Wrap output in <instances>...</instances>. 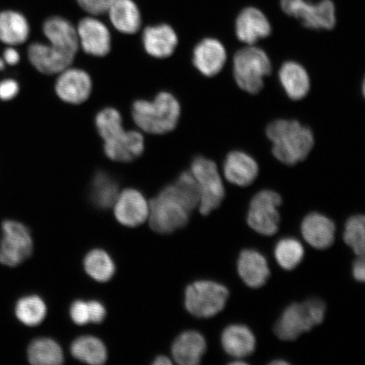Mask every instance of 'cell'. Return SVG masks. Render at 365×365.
Returning a JSON list of instances; mask_svg holds the SVG:
<instances>
[{
  "instance_id": "12",
  "label": "cell",
  "mask_w": 365,
  "mask_h": 365,
  "mask_svg": "<svg viewBox=\"0 0 365 365\" xmlns=\"http://www.w3.org/2000/svg\"><path fill=\"white\" fill-rule=\"evenodd\" d=\"M54 91L62 102L80 105L88 101L93 91V80L82 68L68 67L57 75Z\"/></svg>"
},
{
  "instance_id": "19",
  "label": "cell",
  "mask_w": 365,
  "mask_h": 365,
  "mask_svg": "<svg viewBox=\"0 0 365 365\" xmlns=\"http://www.w3.org/2000/svg\"><path fill=\"white\" fill-rule=\"evenodd\" d=\"M336 225L325 215L312 212L304 218L301 232L305 241L314 249L326 250L334 243Z\"/></svg>"
},
{
  "instance_id": "17",
  "label": "cell",
  "mask_w": 365,
  "mask_h": 365,
  "mask_svg": "<svg viewBox=\"0 0 365 365\" xmlns=\"http://www.w3.org/2000/svg\"><path fill=\"white\" fill-rule=\"evenodd\" d=\"M192 61L200 74L207 77L215 76L227 62L225 46L217 39L205 38L195 46Z\"/></svg>"
},
{
  "instance_id": "9",
  "label": "cell",
  "mask_w": 365,
  "mask_h": 365,
  "mask_svg": "<svg viewBox=\"0 0 365 365\" xmlns=\"http://www.w3.org/2000/svg\"><path fill=\"white\" fill-rule=\"evenodd\" d=\"M34 251L31 232L23 223L7 220L2 225L0 240V263L7 267L19 266Z\"/></svg>"
},
{
  "instance_id": "10",
  "label": "cell",
  "mask_w": 365,
  "mask_h": 365,
  "mask_svg": "<svg viewBox=\"0 0 365 365\" xmlns=\"http://www.w3.org/2000/svg\"><path fill=\"white\" fill-rule=\"evenodd\" d=\"M281 7L287 16L299 20L309 29L331 30L336 25V9L331 0L316 4L307 0H281Z\"/></svg>"
},
{
  "instance_id": "40",
  "label": "cell",
  "mask_w": 365,
  "mask_h": 365,
  "mask_svg": "<svg viewBox=\"0 0 365 365\" xmlns=\"http://www.w3.org/2000/svg\"><path fill=\"white\" fill-rule=\"evenodd\" d=\"M153 365H164V364H172V361L170 359L166 357V356H158L156 359H154L153 363Z\"/></svg>"
},
{
  "instance_id": "43",
  "label": "cell",
  "mask_w": 365,
  "mask_h": 365,
  "mask_svg": "<svg viewBox=\"0 0 365 365\" xmlns=\"http://www.w3.org/2000/svg\"><path fill=\"white\" fill-rule=\"evenodd\" d=\"M230 364H247V363L245 361H237V360H235V362H232Z\"/></svg>"
},
{
  "instance_id": "6",
  "label": "cell",
  "mask_w": 365,
  "mask_h": 365,
  "mask_svg": "<svg viewBox=\"0 0 365 365\" xmlns=\"http://www.w3.org/2000/svg\"><path fill=\"white\" fill-rule=\"evenodd\" d=\"M272 63L266 52L255 45L239 50L234 57V76L242 90L257 94L271 74Z\"/></svg>"
},
{
  "instance_id": "29",
  "label": "cell",
  "mask_w": 365,
  "mask_h": 365,
  "mask_svg": "<svg viewBox=\"0 0 365 365\" xmlns=\"http://www.w3.org/2000/svg\"><path fill=\"white\" fill-rule=\"evenodd\" d=\"M71 353L81 362L100 365L106 362L108 351L103 342L93 336H81L72 342Z\"/></svg>"
},
{
  "instance_id": "35",
  "label": "cell",
  "mask_w": 365,
  "mask_h": 365,
  "mask_svg": "<svg viewBox=\"0 0 365 365\" xmlns=\"http://www.w3.org/2000/svg\"><path fill=\"white\" fill-rule=\"evenodd\" d=\"M365 219L363 215L349 218L345 225L344 240L358 257L364 255Z\"/></svg>"
},
{
  "instance_id": "15",
  "label": "cell",
  "mask_w": 365,
  "mask_h": 365,
  "mask_svg": "<svg viewBox=\"0 0 365 365\" xmlns=\"http://www.w3.org/2000/svg\"><path fill=\"white\" fill-rule=\"evenodd\" d=\"M113 208L117 221L126 227L143 225L149 216V203L143 193L135 189L120 191Z\"/></svg>"
},
{
  "instance_id": "24",
  "label": "cell",
  "mask_w": 365,
  "mask_h": 365,
  "mask_svg": "<svg viewBox=\"0 0 365 365\" xmlns=\"http://www.w3.org/2000/svg\"><path fill=\"white\" fill-rule=\"evenodd\" d=\"M225 352L235 359L249 357L255 352L257 340L252 331L245 325H230L225 328L221 336Z\"/></svg>"
},
{
  "instance_id": "25",
  "label": "cell",
  "mask_w": 365,
  "mask_h": 365,
  "mask_svg": "<svg viewBox=\"0 0 365 365\" xmlns=\"http://www.w3.org/2000/svg\"><path fill=\"white\" fill-rule=\"evenodd\" d=\"M279 81L287 97L292 100L298 101L307 97L309 93V76L307 70L299 63H284L279 71Z\"/></svg>"
},
{
  "instance_id": "32",
  "label": "cell",
  "mask_w": 365,
  "mask_h": 365,
  "mask_svg": "<svg viewBox=\"0 0 365 365\" xmlns=\"http://www.w3.org/2000/svg\"><path fill=\"white\" fill-rule=\"evenodd\" d=\"M18 319L27 327L40 325L47 314V307L42 298L36 295L23 297L15 308Z\"/></svg>"
},
{
  "instance_id": "36",
  "label": "cell",
  "mask_w": 365,
  "mask_h": 365,
  "mask_svg": "<svg viewBox=\"0 0 365 365\" xmlns=\"http://www.w3.org/2000/svg\"><path fill=\"white\" fill-rule=\"evenodd\" d=\"M114 0H77L79 6L91 16H98L107 13Z\"/></svg>"
},
{
  "instance_id": "22",
  "label": "cell",
  "mask_w": 365,
  "mask_h": 365,
  "mask_svg": "<svg viewBox=\"0 0 365 365\" xmlns=\"http://www.w3.org/2000/svg\"><path fill=\"white\" fill-rule=\"evenodd\" d=\"M43 34L48 43L76 56L79 41L76 27L61 16H53L46 20L43 26Z\"/></svg>"
},
{
  "instance_id": "21",
  "label": "cell",
  "mask_w": 365,
  "mask_h": 365,
  "mask_svg": "<svg viewBox=\"0 0 365 365\" xmlns=\"http://www.w3.org/2000/svg\"><path fill=\"white\" fill-rule=\"evenodd\" d=\"M238 272L245 284L252 289L266 284L271 275L266 257L255 250L242 251L238 259Z\"/></svg>"
},
{
  "instance_id": "30",
  "label": "cell",
  "mask_w": 365,
  "mask_h": 365,
  "mask_svg": "<svg viewBox=\"0 0 365 365\" xmlns=\"http://www.w3.org/2000/svg\"><path fill=\"white\" fill-rule=\"evenodd\" d=\"M27 355L30 363L34 365H58L65 359L61 346L56 341L48 337L31 341Z\"/></svg>"
},
{
  "instance_id": "31",
  "label": "cell",
  "mask_w": 365,
  "mask_h": 365,
  "mask_svg": "<svg viewBox=\"0 0 365 365\" xmlns=\"http://www.w3.org/2000/svg\"><path fill=\"white\" fill-rule=\"evenodd\" d=\"M84 268L93 279L99 282H106L111 279L115 273L116 267L113 259L103 250H93L86 255Z\"/></svg>"
},
{
  "instance_id": "38",
  "label": "cell",
  "mask_w": 365,
  "mask_h": 365,
  "mask_svg": "<svg viewBox=\"0 0 365 365\" xmlns=\"http://www.w3.org/2000/svg\"><path fill=\"white\" fill-rule=\"evenodd\" d=\"M353 276L354 279L358 282H364L365 279V267L364 255L358 257L354 263Z\"/></svg>"
},
{
  "instance_id": "7",
  "label": "cell",
  "mask_w": 365,
  "mask_h": 365,
  "mask_svg": "<svg viewBox=\"0 0 365 365\" xmlns=\"http://www.w3.org/2000/svg\"><path fill=\"white\" fill-rule=\"evenodd\" d=\"M230 292L217 282L202 280L186 287L185 304L188 312L197 318H211L225 309Z\"/></svg>"
},
{
  "instance_id": "39",
  "label": "cell",
  "mask_w": 365,
  "mask_h": 365,
  "mask_svg": "<svg viewBox=\"0 0 365 365\" xmlns=\"http://www.w3.org/2000/svg\"><path fill=\"white\" fill-rule=\"evenodd\" d=\"M20 54L17 50L11 47L4 50V61L10 66H16L20 61Z\"/></svg>"
},
{
  "instance_id": "33",
  "label": "cell",
  "mask_w": 365,
  "mask_h": 365,
  "mask_svg": "<svg viewBox=\"0 0 365 365\" xmlns=\"http://www.w3.org/2000/svg\"><path fill=\"white\" fill-rule=\"evenodd\" d=\"M107 310L97 300H76L70 308V317L76 325L84 326L88 323H102L106 317Z\"/></svg>"
},
{
  "instance_id": "34",
  "label": "cell",
  "mask_w": 365,
  "mask_h": 365,
  "mask_svg": "<svg viewBox=\"0 0 365 365\" xmlns=\"http://www.w3.org/2000/svg\"><path fill=\"white\" fill-rule=\"evenodd\" d=\"M274 255L279 266L287 271L294 270L303 261L304 250L302 244L294 238L281 240L276 245Z\"/></svg>"
},
{
  "instance_id": "20",
  "label": "cell",
  "mask_w": 365,
  "mask_h": 365,
  "mask_svg": "<svg viewBox=\"0 0 365 365\" xmlns=\"http://www.w3.org/2000/svg\"><path fill=\"white\" fill-rule=\"evenodd\" d=\"M223 173L231 184L245 187L257 180L259 167L257 161L249 154L235 150L227 155L223 163Z\"/></svg>"
},
{
  "instance_id": "42",
  "label": "cell",
  "mask_w": 365,
  "mask_h": 365,
  "mask_svg": "<svg viewBox=\"0 0 365 365\" xmlns=\"http://www.w3.org/2000/svg\"><path fill=\"white\" fill-rule=\"evenodd\" d=\"M4 63H6V62H4V59L0 58V71L4 70Z\"/></svg>"
},
{
  "instance_id": "28",
  "label": "cell",
  "mask_w": 365,
  "mask_h": 365,
  "mask_svg": "<svg viewBox=\"0 0 365 365\" xmlns=\"http://www.w3.org/2000/svg\"><path fill=\"white\" fill-rule=\"evenodd\" d=\"M30 35L29 21L22 14L14 11L0 12V41L7 45L24 43Z\"/></svg>"
},
{
  "instance_id": "5",
  "label": "cell",
  "mask_w": 365,
  "mask_h": 365,
  "mask_svg": "<svg viewBox=\"0 0 365 365\" xmlns=\"http://www.w3.org/2000/svg\"><path fill=\"white\" fill-rule=\"evenodd\" d=\"M326 304L319 299L289 305L276 324L274 331L282 341H294L304 332L321 325L326 316Z\"/></svg>"
},
{
  "instance_id": "11",
  "label": "cell",
  "mask_w": 365,
  "mask_h": 365,
  "mask_svg": "<svg viewBox=\"0 0 365 365\" xmlns=\"http://www.w3.org/2000/svg\"><path fill=\"white\" fill-rule=\"evenodd\" d=\"M282 202L281 195L275 191H259L250 202L247 215L249 226L262 235H276L280 223L278 207H280Z\"/></svg>"
},
{
  "instance_id": "14",
  "label": "cell",
  "mask_w": 365,
  "mask_h": 365,
  "mask_svg": "<svg viewBox=\"0 0 365 365\" xmlns=\"http://www.w3.org/2000/svg\"><path fill=\"white\" fill-rule=\"evenodd\" d=\"M29 61L43 75H58L72 66L76 56L50 43H34L27 50Z\"/></svg>"
},
{
  "instance_id": "1",
  "label": "cell",
  "mask_w": 365,
  "mask_h": 365,
  "mask_svg": "<svg viewBox=\"0 0 365 365\" xmlns=\"http://www.w3.org/2000/svg\"><path fill=\"white\" fill-rule=\"evenodd\" d=\"M197 182L189 172L182 173L175 182L161 190L149 203V222L152 230L168 235L184 227L191 212L198 207Z\"/></svg>"
},
{
  "instance_id": "13",
  "label": "cell",
  "mask_w": 365,
  "mask_h": 365,
  "mask_svg": "<svg viewBox=\"0 0 365 365\" xmlns=\"http://www.w3.org/2000/svg\"><path fill=\"white\" fill-rule=\"evenodd\" d=\"M79 47L93 57L103 58L111 51L110 31L103 22L93 16L83 18L76 27Z\"/></svg>"
},
{
  "instance_id": "4",
  "label": "cell",
  "mask_w": 365,
  "mask_h": 365,
  "mask_svg": "<svg viewBox=\"0 0 365 365\" xmlns=\"http://www.w3.org/2000/svg\"><path fill=\"white\" fill-rule=\"evenodd\" d=\"M180 114V102L167 91H161L153 100H136L131 107L135 125L150 135L170 133L177 127Z\"/></svg>"
},
{
  "instance_id": "27",
  "label": "cell",
  "mask_w": 365,
  "mask_h": 365,
  "mask_svg": "<svg viewBox=\"0 0 365 365\" xmlns=\"http://www.w3.org/2000/svg\"><path fill=\"white\" fill-rule=\"evenodd\" d=\"M120 192V185L115 178L103 170L95 173L91 182L90 199L96 207L102 210L111 208Z\"/></svg>"
},
{
  "instance_id": "37",
  "label": "cell",
  "mask_w": 365,
  "mask_h": 365,
  "mask_svg": "<svg viewBox=\"0 0 365 365\" xmlns=\"http://www.w3.org/2000/svg\"><path fill=\"white\" fill-rule=\"evenodd\" d=\"M20 86L18 82L13 79L0 81V100L11 101L19 93Z\"/></svg>"
},
{
  "instance_id": "26",
  "label": "cell",
  "mask_w": 365,
  "mask_h": 365,
  "mask_svg": "<svg viewBox=\"0 0 365 365\" xmlns=\"http://www.w3.org/2000/svg\"><path fill=\"white\" fill-rule=\"evenodd\" d=\"M107 13L114 29L123 34H135L140 29L143 21L133 0H114Z\"/></svg>"
},
{
  "instance_id": "16",
  "label": "cell",
  "mask_w": 365,
  "mask_h": 365,
  "mask_svg": "<svg viewBox=\"0 0 365 365\" xmlns=\"http://www.w3.org/2000/svg\"><path fill=\"white\" fill-rule=\"evenodd\" d=\"M235 31L240 42L250 46L267 38L272 33V26L267 16L259 9L247 7L237 17Z\"/></svg>"
},
{
  "instance_id": "2",
  "label": "cell",
  "mask_w": 365,
  "mask_h": 365,
  "mask_svg": "<svg viewBox=\"0 0 365 365\" xmlns=\"http://www.w3.org/2000/svg\"><path fill=\"white\" fill-rule=\"evenodd\" d=\"M95 126L103 141L104 153L112 161L130 163L143 154V134L140 130H126L118 109H102L96 115Z\"/></svg>"
},
{
  "instance_id": "41",
  "label": "cell",
  "mask_w": 365,
  "mask_h": 365,
  "mask_svg": "<svg viewBox=\"0 0 365 365\" xmlns=\"http://www.w3.org/2000/svg\"><path fill=\"white\" fill-rule=\"evenodd\" d=\"M272 364H289V363L284 361V360H276V361H273L271 363Z\"/></svg>"
},
{
  "instance_id": "8",
  "label": "cell",
  "mask_w": 365,
  "mask_h": 365,
  "mask_svg": "<svg viewBox=\"0 0 365 365\" xmlns=\"http://www.w3.org/2000/svg\"><path fill=\"white\" fill-rule=\"evenodd\" d=\"M190 171L199 187L200 212L203 216H207L220 207L225 197L222 177L216 163L204 157L195 158L191 163Z\"/></svg>"
},
{
  "instance_id": "23",
  "label": "cell",
  "mask_w": 365,
  "mask_h": 365,
  "mask_svg": "<svg viewBox=\"0 0 365 365\" xmlns=\"http://www.w3.org/2000/svg\"><path fill=\"white\" fill-rule=\"evenodd\" d=\"M207 351V341L200 332L187 331L177 337L172 346V355L181 365H196L200 363Z\"/></svg>"
},
{
  "instance_id": "3",
  "label": "cell",
  "mask_w": 365,
  "mask_h": 365,
  "mask_svg": "<svg viewBox=\"0 0 365 365\" xmlns=\"http://www.w3.org/2000/svg\"><path fill=\"white\" fill-rule=\"evenodd\" d=\"M267 135L272 141L274 157L287 165H295L304 161L314 148L312 130L299 121H274L268 125Z\"/></svg>"
},
{
  "instance_id": "18",
  "label": "cell",
  "mask_w": 365,
  "mask_h": 365,
  "mask_svg": "<svg viewBox=\"0 0 365 365\" xmlns=\"http://www.w3.org/2000/svg\"><path fill=\"white\" fill-rule=\"evenodd\" d=\"M179 39L175 31L170 25L149 26L143 34V44L145 53L155 58H166L175 53Z\"/></svg>"
}]
</instances>
